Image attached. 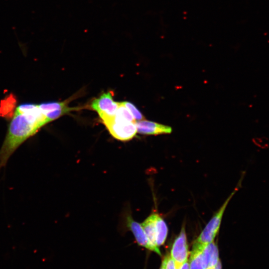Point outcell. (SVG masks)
<instances>
[{
    "label": "cell",
    "instance_id": "cell-12",
    "mask_svg": "<svg viewBox=\"0 0 269 269\" xmlns=\"http://www.w3.org/2000/svg\"><path fill=\"white\" fill-rule=\"evenodd\" d=\"M114 120L120 122H136L130 111L123 102H118V108Z\"/></svg>",
    "mask_w": 269,
    "mask_h": 269
},
{
    "label": "cell",
    "instance_id": "cell-8",
    "mask_svg": "<svg viewBox=\"0 0 269 269\" xmlns=\"http://www.w3.org/2000/svg\"><path fill=\"white\" fill-rule=\"evenodd\" d=\"M200 253L204 269H211L219 261L218 248L214 241L204 246Z\"/></svg>",
    "mask_w": 269,
    "mask_h": 269
},
{
    "label": "cell",
    "instance_id": "cell-1",
    "mask_svg": "<svg viewBox=\"0 0 269 269\" xmlns=\"http://www.w3.org/2000/svg\"><path fill=\"white\" fill-rule=\"evenodd\" d=\"M47 123L38 104L23 103L16 108L0 148V171L15 151Z\"/></svg>",
    "mask_w": 269,
    "mask_h": 269
},
{
    "label": "cell",
    "instance_id": "cell-16",
    "mask_svg": "<svg viewBox=\"0 0 269 269\" xmlns=\"http://www.w3.org/2000/svg\"><path fill=\"white\" fill-rule=\"evenodd\" d=\"M177 269H189V263L187 261L183 264L177 266Z\"/></svg>",
    "mask_w": 269,
    "mask_h": 269
},
{
    "label": "cell",
    "instance_id": "cell-13",
    "mask_svg": "<svg viewBox=\"0 0 269 269\" xmlns=\"http://www.w3.org/2000/svg\"><path fill=\"white\" fill-rule=\"evenodd\" d=\"M201 250H192L191 253L189 269H204L203 267Z\"/></svg>",
    "mask_w": 269,
    "mask_h": 269
},
{
    "label": "cell",
    "instance_id": "cell-9",
    "mask_svg": "<svg viewBox=\"0 0 269 269\" xmlns=\"http://www.w3.org/2000/svg\"><path fill=\"white\" fill-rule=\"evenodd\" d=\"M127 226L132 232L137 243L140 246L153 251L141 225L133 220L131 216L127 219Z\"/></svg>",
    "mask_w": 269,
    "mask_h": 269
},
{
    "label": "cell",
    "instance_id": "cell-5",
    "mask_svg": "<svg viewBox=\"0 0 269 269\" xmlns=\"http://www.w3.org/2000/svg\"><path fill=\"white\" fill-rule=\"evenodd\" d=\"M188 244L185 224H183L178 236L175 239L170 252V256L177 266L187 261Z\"/></svg>",
    "mask_w": 269,
    "mask_h": 269
},
{
    "label": "cell",
    "instance_id": "cell-17",
    "mask_svg": "<svg viewBox=\"0 0 269 269\" xmlns=\"http://www.w3.org/2000/svg\"><path fill=\"white\" fill-rule=\"evenodd\" d=\"M211 269H222V265L220 261L219 260L216 265L212 268Z\"/></svg>",
    "mask_w": 269,
    "mask_h": 269
},
{
    "label": "cell",
    "instance_id": "cell-7",
    "mask_svg": "<svg viewBox=\"0 0 269 269\" xmlns=\"http://www.w3.org/2000/svg\"><path fill=\"white\" fill-rule=\"evenodd\" d=\"M137 132L147 135H158L170 134L172 128L155 122L143 120L135 122Z\"/></svg>",
    "mask_w": 269,
    "mask_h": 269
},
{
    "label": "cell",
    "instance_id": "cell-11",
    "mask_svg": "<svg viewBox=\"0 0 269 269\" xmlns=\"http://www.w3.org/2000/svg\"><path fill=\"white\" fill-rule=\"evenodd\" d=\"M156 243L157 246L163 245L166 239L168 234V228L164 220L156 213L155 218Z\"/></svg>",
    "mask_w": 269,
    "mask_h": 269
},
{
    "label": "cell",
    "instance_id": "cell-15",
    "mask_svg": "<svg viewBox=\"0 0 269 269\" xmlns=\"http://www.w3.org/2000/svg\"><path fill=\"white\" fill-rule=\"evenodd\" d=\"M165 269H177V265L170 256L167 255L163 260Z\"/></svg>",
    "mask_w": 269,
    "mask_h": 269
},
{
    "label": "cell",
    "instance_id": "cell-10",
    "mask_svg": "<svg viewBox=\"0 0 269 269\" xmlns=\"http://www.w3.org/2000/svg\"><path fill=\"white\" fill-rule=\"evenodd\" d=\"M155 215V212L150 214L141 225L150 245L153 248V252L161 256L160 251L156 243Z\"/></svg>",
    "mask_w": 269,
    "mask_h": 269
},
{
    "label": "cell",
    "instance_id": "cell-14",
    "mask_svg": "<svg viewBox=\"0 0 269 269\" xmlns=\"http://www.w3.org/2000/svg\"><path fill=\"white\" fill-rule=\"evenodd\" d=\"M123 103L130 111L135 121L144 120L142 114L134 104L129 102H123Z\"/></svg>",
    "mask_w": 269,
    "mask_h": 269
},
{
    "label": "cell",
    "instance_id": "cell-18",
    "mask_svg": "<svg viewBox=\"0 0 269 269\" xmlns=\"http://www.w3.org/2000/svg\"><path fill=\"white\" fill-rule=\"evenodd\" d=\"M160 269H165L164 264L163 261H162V264H161V266L160 267Z\"/></svg>",
    "mask_w": 269,
    "mask_h": 269
},
{
    "label": "cell",
    "instance_id": "cell-3",
    "mask_svg": "<svg viewBox=\"0 0 269 269\" xmlns=\"http://www.w3.org/2000/svg\"><path fill=\"white\" fill-rule=\"evenodd\" d=\"M91 108L98 113L105 122L114 119L118 108V102L114 101L111 92H108L93 100Z\"/></svg>",
    "mask_w": 269,
    "mask_h": 269
},
{
    "label": "cell",
    "instance_id": "cell-6",
    "mask_svg": "<svg viewBox=\"0 0 269 269\" xmlns=\"http://www.w3.org/2000/svg\"><path fill=\"white\" fill-rule=\"evenodd\" d=\"M67 102H48L38 104V106L45 117L57 119L60 116L73 110L67 106Z\"/></svg>",
    "mask_w": 269,
    "mask_h": 269
},
{
    "label": "cell",
    "instance_id": "cell-4",
    "mask_svg": "<svg viewBox=\"0 0 269 269\" xmlns=\"http://www.w3.org/2000/svg\"><path fill=\"white\" fill-rule=\"evenodd\" d=\"M103 123L112 135L120 140H130L137 133L135 122H120L113 119Z\"/></svg>",
    "mask_w": 269,
    "mask_h": 269
},
{
    "label": "cell",
    "instance_id": "cell-2",
    "mask_svg": "<svg viewBox=\"0 0 269 269\" xmlns=\"http://www.w3.org/2000/svg\"><path fill=\"white\" fill-rule=\"evenodd\" d=\"M242 180H240L236 188L226 200L220 209L213 215L197 238L193 243L192 249L201 250L204 246L214 241L218 233L225 209L235 193L239 188Z\"/></svg>",
    "mask_w": 269,
    "mask_h": 269
}]
</instances>
